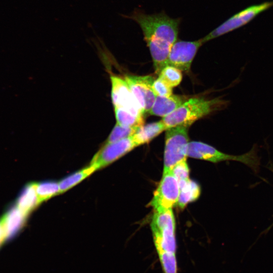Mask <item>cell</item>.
<instances>
[{
	"label": "cell",
	"instance_id": "6da1fadb",
	"mask_svg": "<svg viewBox=\"0 0 273 273\" xmlns=\"http://www.w3.org/2000/svg\"><path fill=\"white\" fill-rule=\"evenodd\" d=\"M127 17L141 27L151 55L155 73L159 75L168 65L170 50L177 41L180 19L172 18L164 12L149 15L139 10Z\"/></svg>",
	"mask_w": 273,
	"mask_h": 273
},
{
	"label": "cell",
	"instance_id": "7a4b0ae2",
	"mask_svg": "<svg viewBox=\"0 0 273 273\" xmlns=\"http://www.w3.org/2000/svg\"><path fill=\"white\" fill-rule=\"evenodd\" d=\"M151 228L160 262L176 259L175 220L172 208L154 211Z\"/></svg>",
	"mask_w": 273,
	"mask_h": 273
},
{
	"label": "cell",
	"instance_id": "3957f363",
	"mask_svg": "<svg viewBox=\"0 0 273 273\" xmlns=\"http://www.w3.org/2000/svg\"><path fill=\"white\" fill-rule=\"evenodd\" d=\"M228 104L227 101L219 97L211 99L202 97L192 98L161 120L167 129L180 125L189 127L197 120L224 108Z\"/></svg>",
	"mask_w": 273,
	"mask_h": 273
},
{
	"label": "cell",
	"instance_id": "277c9868",
	"mask_svg": "<svg viewBox=\"0 0 273 273\" xmlns=\"http://www.w3.org/2000/svg\"><path fill=\"white\" fill-rule=\"evenodd\" d=\"M257 147L254 146L248 153L238 156L224 153L212 146L198 142H189L187 149V157L217 163L226 160H235L242 162L257 172L259 165L257 154Z\"/></svg>",
	"mask_w": 273,
	"mask_h": 273
},
{
	"label": "cell",
	"instance_id": "5b68a950",
	"mask_svg": "<svg viewBox=\"0 0 273 273\" xmlns=\"http://www.w3.org/2000/svg\"><path fill=\"white\" fill-rule=\"evenodd\" d=\"M189 127L180 125L166 130L163 173L171 170L177 163L187 159Z\"/></svg>",
	"mask_w": 273,
	"mask_h": 273
},
{
	"label": "cell",
	"instance_id": "8992f818",
	"mask_svg": "<svg viewBox=\"0 0 273 273\" xmlns=\"http://www.w3.org/2000/svg\"><path fill=\"white\" fill-rule=\"evenodd\" d=\"M273 6V1L265 2L246 8L232 16L203 38V43L239 28L252 21L262 12Z\"/></svg>",
	"mask_w": 273,
	"mask_h": 273
},
{
	"label": "cell",
	"instance_id": "52a82bcc",
	"mask_svg": "<svg viewBox=\"0 0 273 273\" xmlns=\"http://www.w3.org/2000/svg\"><path fill=\"white\" fill-rule=\"evenodd\" d=\"M179 195L178 181L171 171L163 173L149 206L152 207L154 211L172 208L177 204Z\"/></svg>",
	"mask_w": 273,
	"mask_h": 273
},
{
	"label": "cell",
	"instance_id": "ba28073f",
	"mask_svg": "<svg viewBox=\"0 0 273 273\" xmlns=\"http://www.w3.org/2000/svg\"><path fill=\"white\" fill-rule=\"evenodd\" d=\"M124 79L144 115L148 113L156 98L152 88L154 78L151 75H126Z\"/></svg>",
	"mask_w": 273,
	"mask_h": 273
},
{
	"label": "cell",
	"instance_id": "9c48e42d",
	"mask_svg": "<svg viewBox=\"0 0 273 273\" xmlns=\"http://www.w3.org/2000/svg\"><path fill=\"white\" fill-rule=\"evenodd\" d=\"M111 99L114 108H122L134 115L144 117L142 110L124 79L111 75Z\"/></svg>",
	"mask_w": 273,
	"mask_h": 273
},
{
	"label": "cell",
	"instance_id": "30bf717a",
	"mask_svg": "<svg viewBox=\"0 0 273 273\" xmlns=\"http://www.w3.org/2000/svg\"><path fill=\"white\" fill-rule=\"evenodd\" d=\"M203 44L201 38L193 41H176L170 50L168 65L175 67L181 71L189 72L198 49Z\"/></svg>",
	"mask_w": 273,
	"mask_h": 273
},
{
	"label": "cell",
	"instance_id": "8fae6325",
	"mask_svg": "<svg viewBox=\"0 0 273 273\" xmlns=\"http://www.w3.org/2000/svg\"><path fill=\"white\" fill-rule=\"evenodd\" d=\"M136 147L131 136L105 145L95 155L90 164L98 169L107 166Z\"/></svg>",
	"mask_w": 273,
	"mask_h": 273
},
{
	"label": "cell",
	"instance_id": "7c38bea8",
	"mask_svg": "<svg viewBox=\"0 0 273 273\" xmlns=\"http://www.w3.org/2000/svg\"><path fill=\"white\" fill-rule=\"evenodd\" d=\"M27 215L15 204L10 207L0 218L6 241L13 240L21 230Z\"/></svg>",
	"mask_w": 273,
	"mask_h": 273
},
{
	"label": "cell",
	"instance_id": "4fadbf2b",
	"mask_svg": "<svg viewBox=\"0 0 273 273\" xmlns=\"http://www.w3.org/2000/svg\"><path fill=\"white\" fill-rule=\"evenodd\" d=\"M188 99L185 96L177 95H171L168 97L156 96L148 113L163 118L174 111Z\"/></svg>",
	"mask_w": 273,
	"mask_h": 273
},
{
	"label": "cell",
	"instance_id": "5bb4252c",
	"mask_svg": "<svg viewBox=\"0 0 273 273\" xmlns=\"http://www.w3.org/2000/svg\"><path fill=\"white\" fill-rule=\"evenodd\" d=\"M166 129L165 125L161 120L139 127L131 137L138 147L149 143Z\"/></svg>",
	"mask_w": 273,
	"mask_h": 273
},
{
	"label": "cell",
	"instance_id": "9a60e30c",
	"mask_svg": "<svg viewBox=\"0 0 273 273\" xmlns=\"http://www.w3.org/2000/svg\"><path fill=\"white\" fill-rule=\"evenodd\" d=\"M15 205L27 215L39 205L35 191V183H30L25 187L18 196Z\"/></svg>",
	"mask_w": 273,
	"mask_h": 273
},
{
	"label": "cell",
	"instance_id": "2e32d148",
	"mask_svg": "<svg viewBox=\"0 0 273 273\" xmlns=\"http://www.w3.org/2000/svg\"><path fill=\"white\" fill-rule=\"evenodd\" d=\"M179 195L177 205L184 208L189 203L197 199L200 195V187L195 181L189 180L179 183Z\"/></svg>",
	"mask_w": 273,
	"mask_h": 273
},
{
	"label": "cell",
	"instance_id": "e0dca14e",
	"mask_svg": "<svg viewBox=\"0 0 273 273\" xmlns=\"http://www.w3.org/2000/svg\"><path fill=\"white\" fill-rule=\"evenodd\" d=\"M97 169L95 166L90 164L88 167L81 169L62 179L59 183L60 194L73 187Z\"/></svg>",
	"mask_w": 273,
	"mask_h": 273
},
{
	"label": "cell",
	"instance_id": "ac0fdd59",
	"mask_svg": "<svg viewBox=\"0 0 273 273\" xmlns=\"http://www.w3.org/2000/svg\"><path fill=\"white\" fill-rule=\"evenodd\" d=\"M35 191L38 204L60 194L59 183L54 181L35 183Z\"/></svg>",
	"mask_w": 273,
	"mask_h": 273
},
{
	"label": "cell",
	"instance_id": "d6986e66",
	"mask_svg": "<svg viewBox=\"0 0 273 273\" xmlns=\"http://www.w3.org/2000/svg\"><path fill=\"white\" fill-rule=\"evenodd\" d=\"M117 123L125 126L140 127L144 124V117L133 115L122 108H114Z\"/></svg>",
	"mask_w": 273,
	"mask_h": 273
},
{
	"label": "cell",
	"instance_id": "ffe728a7",
	"mask_svg": "<svg viewBox=\"0 0 273 273\" xmlns=\"http://www.w3.org/2000/svg\"><path fill=\"white\" fill-rule=\"evenodd\" d=\"M158 77L173 88L179 85L182 80L183 75L180 70L167 65L161 71Z\"/></svg>",
	"mask_w": 273,
	"mask_h": 273
},
{
	"label": "cell",
	"instance_id": "44dd1931",
	"mask_svg": "<svg viewBox=\"0 0 273 273\" xmlns=\"http://www.w3.org/2000/svg\"><path fill=\"white\" fill-rule=\"evenodd\" d=\"M139 127H128L118 123L115 125L109 134L106 143L115 142L132 136Z\"/></svg>",
	"mask_w": 273,
	"mask_h": 273
},
{
	"label": "cell",
	"instance_id": "7402d4cb",
	"mask_svg": "<svg viewBox=\"0 0 273 273\" xmlns=\"http://www.w3.org/2000/svg\"><path fill=\"white\" fill-rule=\"evenodd\" d=\"M170 171L178 183L184 182L190 179V170L186 160L177 163Z\"/></svg>",
	"mask_w": 273,
	"mask_h": 273
},
{
	"label": "cell",
	"instance_id": "603a6c76",
	"mask_svg": "<svg viewBox=\"0 0 273 273\" xmlns=\"http://www.w3.org/2000/svg\"><path fill=\"white\" fill-rule=\"evenodd\" d=\"M152 88L156 96L168 97L172 95V88L159 77L154 80Z\"/></svg>",
	"mask_w": 273,
	"mask_h": 273
}]
</instances>
